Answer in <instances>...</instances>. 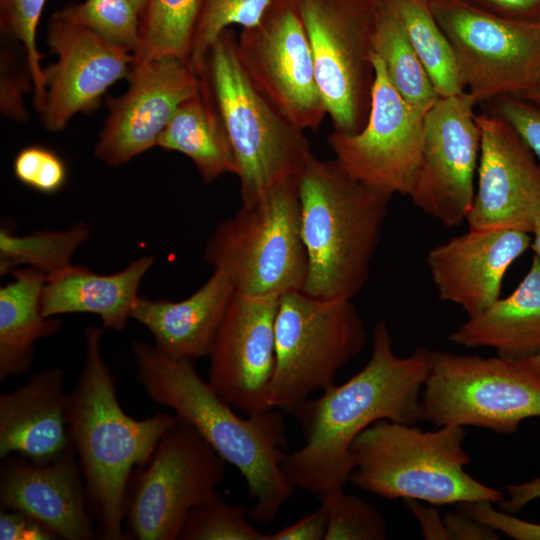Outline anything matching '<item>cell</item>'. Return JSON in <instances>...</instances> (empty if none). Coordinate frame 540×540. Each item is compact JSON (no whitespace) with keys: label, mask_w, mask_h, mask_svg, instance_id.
I'll return each mask as SVG.
<instances>
[{"label":"cell","mask_w":540,"mask_h":540,"mask_svg":"<svg viewBox=\"0 0 540 540\" xmlns=\"http://www.w3.org/2000/svg\"><path fill=\"white\" fill-rule=\"evenodd\" d=\"M225 472V461L177 417L131 479L127 535L137 540L178 539L189 512L217 493Z\"/></svg>","instance_id":"11"},{"label":"cell","mask_w":540,"mask_h":540,"mask_svg":"<svg viewBox=\"0 0 540 540\" xmlns=\"http://www.w3.org/2000/svg\"><path fill=\"white\" fill-rule=\"evenodd\" d=\"M488 103L491 113L506 120L540 161V107L514 96H502Z\"/></svg>","instance_id":"38"},{"label":"cell","mask_w":540,"mask_h":540,"mask_svg":"<svg viewBox=\"0 0 540 540\" xmlns=\"http://www.w3.org/2000/svg\"><path fill=\"white\" fill-rule=\"evenodd\" d=\"M477 104L517 96L540 74V22L504 18L465 0H431Z\"/></svg>","instance_id":"12"},{"label":"cell","mask_w":540,"mask_h":540,"mask_svg":"<svg viewBox=\"0 0 540 540\" xmlns=\"http://www.w3.org/2000/svg\"><path fill=\"white\" fill-rule=\"evenodd\" d=\"M372 61L375 81L365 126L355 134L332 131L327 143L352 177L391 196H410L420 170L427 111L403 99L375 53Z\"/></svg>","instance_id":"14"},{"label":"cell","mask_w":540,"mask_h":540,"mask_svg":"<svg viewBox=\"0 0 540 540\" xmlns=\"http://www.w3.org/2000/svg\"><path fill=\"white\" fill-rule=\"evenodd\" d=\"M328 527V511L324 505L279 531L268 534V540H325Z\"/></svg>","instance_id":"41"},{"label":"cell","mask_w":540,"mask_h":540,"mask_svg":"<svg viewBox=\"0 0 540 540\" xmlns=\"http://www.w3.org/2000/svg\"><path fill=\"white\" fill-rule=\"evenodd\" d=\"M366 340L352 299L318 298L301 290L281 294L269 407L289 411L313 392L334 385L339 370L361 352Z\"/></svg>","instance_id":"8"},{"label":"cell","mask_w":540,"mask_h":540,"mask_svg":"<svg viewBox=\"0 0 540 540\" xmlns=\"http://www.w3.org/2000/svg\"><path fill=\"white\" fill-rule=\"evenodd\" d=\"M235 292L227 273L214 269L206 283L184 300H151L139 296L131 318L152 333L161 352L193 361L209 355Z\"/></svg>","instance_id":"23"},{"label":"cell","mask_w":540,"mask_h":540,"mask_svg":"<svg viewBox=\"0 0 540 540\" xmlns=\"http://www.w3.org/2000/svg\"><path fill=\"white\" fill-rule=\"evenodd\" d=\"M404 502L418 519L425 539H448L443 519L434 507L422 505L414 499H404Z\"/></svg>","instance_id":"45"},{"label":"cell","mask_w":540,"mask_h":540,"mask_svg":"<svg viewBox=\"0 0 540 540\" xmlns=\"http://www.w3.org/2000/svg\"><path fill=\"white\" fill-rule=\"evenodd\" d=\"M421 412L437 426L512 434L540 417V377L520 360L430 351Z\"/></svg>","instance_id":"9"},{"label":"cell","mask_w":540,"mask_h":540,"mask_svg":"<svg viewBox=\"0 0 540 540\" xmlns=\"http://www.w3.org/2000/svg\"><path fill=\"white\" fill-rule=\"evenodd\" d=\"M204 0H149L141 16L136 60L177 56L190 60L195 26Z\"/></svg>","instance_id":"31"},{"label":"cell","mask_w":540,"mask_h":540,"mask_svg":"<svg viewBox=\"0 0 540 540\" xmlns=\"http://www.w3.org/2000/svg\"><path fill=\"white\" fill-rule=\"evenodd\" d=\"M65 375L48 368L0 395V457L19 454L37 463L57 459L69 446Z\"/></svg>","instance_id":"22"},{"label":"cell","mask_w":540,"mask_h":540,"mask_svg":"<svg viewBox=\"0 0 540 540\" xmlns=\"http://www.w3.org/2000/svg\"><path fill=\"white\" fill-rule=\"evenodd\" d=\"M3 459L1 508L31 517L56 538L96 537L83 475L71 444L61 456L47 463H37L19 454Z\"/></svg>","instance_id":"20"},{"label":"cell","mask_w":540,"mask_h":540,"mask_svg":"<svg viewBox=\"0 0 540 540\" xmlns=\"http://www.w3.org/2000/svg\"><path fill=\"white\" fill-rule=\"evenodd\" d=\"M466 432L455 425L424 431L414 424L381 419L351 444L349 481L379 497L431 505L477 501L500 503L504 495L469 475Z\"/></svg>","instance_id":"5"},{"label":"cell","mask_w":540,"mask_h":540,"mask_svg":"<svg viewBox=\"0 0 540 540\" xmlns=\"http://www.w3.org/2000/svg\"><path fill=\"white\" fill-rule=\"evenodd\" d=\"M507 498L499 503L502 511L514 514L531 501L540 498V476L505 487Z\"/></svg>","instance_id":"44"},{"label":"cell","mask_w":540,"mask_h":540,"mask_svg":"<svg viewBox=\"0 0 540 540\" xmlns=\"http://www.w3.org/2000/svg\"><path fill=\"white\" fill-rule=\"evenodd\" d=\"M1 540H51L57 539L46 527L31 517L12 509L1 508Z\"/></svg>","instance_id":"40"},{"label":"cell","mask_w":540,"mask_h":540,"mask_svg":"<svg viewBox=\"0 0 540 540\" xmlns=\"http://www.w3.org/2000/svg\"><path fill=\"white\" fill-rule=\"evenodd\" d=\"M128 79L126 93L109 101L95 147L96 156L111 166L156 146L178 108L200 91L202 82L189 59L171 55L136 60Z\"/></svg>","instance_id":"16"},{"label":"cell","mask_w":540,"mask_h":540,"mask_svg":"<svg viewBox=\"0 0 540 540\" xmlns=\"http://www.w3.org/2000/svg\"><path fill=\"white\" fill-rule=\"evenodd\" d=\"M153 263V256H141L121 271L107 275L70 264L46 275L41 312L47 318L67 313L95 314L105 328L122 330L131 318L140 283Z\"/></svg>","instance_id":"24"},{"label":"cell","mask_w":540,"mask_h":540,"mask_svg":"<svg viewBox=\"0 0 540 540\" xmlns=\"http://www.w3.org/2000/svg\"><path fill=\"white\" fill-rule=\"evenodd\" d=\"M201 79L200 91L178 108L160 134L157 146L186 155L202 180L209 183L224 174L236 175L237 165L207 82Z\"/></svg>","instance_id":"27"},{"label":"cell","mask_w":540,"mask_h":540,"mask_svg":"<svg viewBox=\"0 0 540 540\" xmlns=\"http://www.w3.org/2000/svg\"><path fill=\"white\" fill-rule=\"evenodd\" d=\"M307 253L306 294L355 297L370 267L393 196L348 174L337 160L310 157L298 180Z\"/></svg>","instance_id":"4"},{"label":"cell","mask_w":540,"mask_h":540,"mask_svg":"<svg viewBox=\"0 0 540 540\" xmlns=\"http://www.w3.org/2000/svg\"><path fill=\"white\" fill-rule=\"evenodd\" d=\"M431 0H385L401 21L440 97L466 91L453 48L436 21Z\"/></svg>","instance_id":"28"},{"label":"cell","mask_w":540,"mask_h":540,"mask_svg":"<svg viewBox=\"0 0 540 540\" xmlns=\"http://www.w3.org/2000/svg\"><path fill=\"white\" fill-rule=\"evenodd\" d=\"M230 139L242 205L277 185L299 178L313 155L304 130L292 123L254 85L237 52V37L225 29L210 47L204 72Z\"/></svg>","instance_id":"6"},{"label":"cell","mask_w":540,"mask_h":540,"mask_svg":"<svg viewBox=\"0 0 540 540\" xmlns=\"http://www.w3.org/2000/svg\"><path fill=\"white\" fill-rule=\"evenodd\" d=\"M13 281L0 288V382L21 376L31 367L37 340L56 334L62 322L44 317L41 295L46 275L16 268Z\"/></svg>","instance_id":"26"},{"label":"cell","mask_w":540,"mask_h":540,"mask_svg":"<svg viewBox=\"0 0 540 540\" xmlns=\"http://www.w3.org/2000/svg\"><path fill=\"white\" fill-rule=\"evenodd\" d=\"M492 14L527 22L540 21V0H465Z\"/></svg>","instance_id":"42"},{"label":"cell","mask_w":540,"mask_h":540,"mask_svg":"<svg viewBox=\"0 0 540 540\" xmlns=\"http://www.w3.org/2000/svg\"><path fill=\"white\" fill-rule=\"evenodd\" d=\"M47 43L57 56L44 69L46 96L41 114L51 131L63 129L75 114L95 109L112 84L129 77L136 62L132 51L60 11L50 19Z\"/></svg>","instance_id":"18"},{"label":"cell","mask_w":540,"mask_h":540,"mask_svg":"<svg viewBox=\"0 0 540 540\" xmlns=\"http://www.w3.org/2000/svg\"><path fill=\"white\" fill-rule=\"evenodd\" d=\"M373 52L382 60L389 80L408 104L428 111L440 98L401 21L385 0L377 19Z\"/></svg>","instance_id":"29"},{"label":"cell","mask_w":540,"mask_h":540,"mask_svg":"<svg viewBox=\"0 0 540 540\" xmlns=\"http://www.w3.org/2000/svg\"><path fill=\"white\" fill-rule=\"evenodd\" d=\"M540 22V21H539Z\"/></svg>","instance_id":"50"},{"label":"cell","mask_w":540,"mask_h":540,"mask_svg":"<svg viewBox=\"0 0 540 540\" xmlns=\"http://www.w3.org/2000/svg\"><path fill=\"white\" fill-rule=\"evenodd\" d=\"M531 244L530 233L516 229H469L431 248L426 264L440 300L472 316L500 298L508 268Z\"/></svg>","instance_id":"21"},{"label":"cell","mask_w":540,"mask_h":540,"mask_svg":"<svg viewBox=\"0 0 540 540\" xmlns=\"http://www.w3.org/2000/svg\"><path fill=\"white\" fill-rule=\"evenodd\" d=\"M429 361L430 351L423 347L397 356L388 325L380 320L371 357L358 373L288 411L306 440L283 461L291 485L318 495L344 489L354 468L351 444L363 430L381 419L410 425L421 420Z\"/></svg>","instance_id":"1"},{"label":"cell","mask_w":540,"mask_h":540,"mask_svg":"<svg viewBox=\"0 0 540 540\" xmlns=\"http://www.w3.org/2000/svg\"><path fill=\"white\" fill-rule=\"evenodd\" d=\"M237 52L259 91L292 123L317 130L327 115L297 0H271L254 26L243 28Z\"/></svg>","instance_id":"13"},{"label":"cell","mask_w":540,"mask_h":540,"mask_svg":"<svg viewBox=\"0 0 540 540\" xmlns=\"http://www.w3.org/2000/svg\"><path fill=\"white\" fill-rule=\"evenodd\" d=\"M452 343L468 348L490 347L498 356L524 360L540 354V257L507 297L498 298L453 331Z\"/></svg>","instance_id":"25"},{"label":"cell","mask_w":540,"mask_h":540,"mask_svg":"<svg viewBox=\"0 0 540 540\" xmlns=\"http://www.w3.org/2000/svg\"><path fill=\"white\" fill-rule=\"evenodd\" d=\"M246 508L227 503L218 493L194 507L178 539L181 540H268L247 520Z\"/></svg>","instance_id":"34"},{"label":"cell","mask_w":540,"mask_h":540,"mask_svg":"<svg viewBox=\"0 0 540 540\" xmlns=\"http://www.w3.org/2000/svg\"><path fill=\"white\" fill-rule=\"evenodd\" d=\"M298 180L285 181L256 202L242 205L207 241L206 262L227 273L237 292L280 296L303 290L308 260Z\"/></svg>","instance_id":"7"},{"label":"cell","mask_w":540,"mask_h":540,"mask_svg":"<svg viewBox=\"0 0 540 540\" xmlns=\"http://www.w3.org/2000/svg\"><path fill=\"white\" fill-rule=\"evenodd\" d=\"M492 502L459 504V510L472 518L516 540H540V524L528 522L505 511L496 510Z\"/></svg>","instance_id":"39"},{"label":"cell","mask_w":540,"mask_h":540,"mask_svg":"<svg viewBox=\"0 0 540 540\" xmlns=\"http://www.w3.org/2000/svg\"><path fill=\"white\" fill-rule=\"evenodd\" d=\"M271 0H204L198 17L190 53V62L201 76L206 56L220 34L231 25L243 28L259 22Z\"/></svg>","instance_id":"33"},{"label":"cell","mask_w":540,"mask_h":540,"mask_svg":"<svg viewBox=\"0 0 540 540\" xmlns=\"http://www.w3.org/2000/svg\"><path fill=\"white\" fill-rule=\"evenodd\" d=\"M328 511L325 540H384L387 524L379 510L344 489L318 495Z\"/></svg>","instance_id":"35"},{"label":"cell","mask_w":540,"mask_h":540,"mask_svg":"<svg viewBox=\"0 0 540 540\" xmlns=\"http://www.w3.org/2000/svg\"><path fill=\"white\" fill-rule=\"evenodd\" d=\"M532 234L534 235V238L532 239L531 247L535 254L540 257V210L534 216Z\"/></svg>","instance_id":"47"},{"label":"cell","mask_w":540,"mask_h":540,"mask_svg":"<svg viewBox=\"0 0 540 540\" xmlns=\"http://www.w3.org/2000/svg\"><path fill=\"white\" fill-rule=\"evenodd\" d=\"M89 237L90 227L85 222L63 231H36L24 236L1 227L0 274L26 264L49 275L70 265L73 254Z\"/></svg>","instance_id":"30"},{"label":"cell","mask_w":540,"mask_h":540,"mask_svg":"<svg viewBox=\"0 0 540 540\" xmlns=\"http://www.w3.org/2000/svg\"><path fill=\"white\" fill-rule=\"evenodd\" d=\"M104 328L85 330V358L68 393L66 425L100 536L119 540L124 538L127 494L134 472L147 463L177 416L158 412L138 420L125 413L101 351Z\"/></svg>","instance_id":"3"},{"label":"cell","mask_w":540,"mask_h":540,"mask_svg":"<svg viewBox=\"0 0 540 540\" xmlns=\"http://www.w3.org/2000/svg\"><path fill=\"white\" fill-rule=\"evenodd\" d=\"M130 1L136 6V8L138 9V11L140 12L142 16L147 7L149 0H130Z\"/></svg>","instance_id":"49"},{"label":"cell","mask_w":540,"mask_h":540,"mask_svg":"<svg viewBox=\"0 0 540 540\" xmlns=\"http://www.w3.org/2000/svg\"><path fill=\"white\" fill-rule=\"evenodd\" d=\"M46 0H0L1 29L24 47L29 76L34 86V104L43 109L46 86L37 48V28Z\"/></svg>","instance_id":"36"},{"label":"cell","mask_w":540,"mask_h":540,"mask_svg":"<svg viewBox=\"0 0 540 540\" xmlns=\"http://www.w3.org/2000/svg\"><path fill=\"white\" fill-rule=\"evenodd\" d=\"M333 131L355 134L370 112L373 39L382 0H297Z\"/></svg>","instance_id":"10"},{"label":"cell","mask_w":540,"mask_h":540,"mask_svg":"<svg viewBox=\"0 0 540 540\" xmlns=\"http://www.w3.org/2000/svg\"><path fill=\"white\" fill-rule=\"evenodd\" d=\"M278 295L235 292L209 353L208 383L246 415L271 410L268 387L275 366Z\"/></svg>","instance_id":"17"},{"label":"cell","mask_w":540,"mask_h":540,"mask_svg":"<svg viewBox=\"0 0 540 540\" xmlns=\"http://www.w3.org/2000/svg\"><path fill=\"white\" fill-rule=\"evenodd\" d=\"M481 132L478 183L467 215L469 229L508 228L532 233L540 210V164L502 117L476 114Z\"/></svg>","instance_id":"19"},{"label":"cell","mask_w":540,"mask_h":540,"mask_svg":"<svg viewBox=\"0 0 540 540\" xmlns=\"http://www.w3.org/2000/svg\"><path fill=\"white\" fill-rule=\"evenodd\" d=\"M136 378L147 396L171 408L229 464L254 501L250 517L269 523L293 493L283 471L286 425L277 409L242 417L203 381L193 362L170 357L142 341L131 345Z\"/></svg>","instance_id":"2"},{"label":"cell","mask_w":540,"mask_h":540,"mask_svg":"<svg viewBox=\"0 0 540 540\" xmlns=\"http://www.w3.org/2000/svg\"><path fill=\"white\" fill-rule=\"evenodd\" d=\"M476 104L467 91L440 97L424 118L421 165L410 198L448 228L466 221L475 196L481 147Z\"/></svg>","instance_id":"15"},{"label":"cell","mask_w":540,"mask_h":540,"mask_svg":"<svg viewBox=\"0 0 540 540\" xmlns=\"http://www.w3.org/2000/svg\"><path fill=\"white\" fill-rule=\"evenodd\" d=\"M514 97L525 99L540 107V74L528 89Z\"/></svg>","instance_id":"46"},{"label":"cell","mask_w":540,"mask_h":540,"mask_svg":"<svg viewBox=\"0 0 540 540\" xmlns=\"http://www.w3.org/2000/svg\"><path fill=\"white\" fill-rule=\"evenodd\" d=\"M523 363L540 377V354L522 360Z\"/></svg>","instance_id":"48"},{"label":"cell","mask_w":540,"mask_h":540,"mask_svg":"<svg viewBox=\"0 0 540 540\" xmlns=\"http://www.w3.org/2000/svg\"><path fill=\"white\" fill-rule=\"evenodd\" d=\"M447 538L453 540L499 539L496 530L458 510L443 516Z\"/></svg>","instance_id":"43"},{"label":"cell","mask_w":540,"mask_h":540,"mask_svg":"<svg viewBox=\"0 0 540 540\" xmlns=\"http://www.w3.org/2000/svg\"><path fill=\"white\" fill-rule=\"evenodd\" d=\"M60 12L134 54L139 49L141 14L130 0H85L69 4Z\"/></svg>","instance_id":"32"},{"label":"cell","mask_w":540,"mask_h":540,"mask_svg":"<svg viewBox=\"0 0 540 540\" xmlns=\"http://www.w3.org/2000/svg\"><path fill=\"white\" fill-rule=\"evenodd\" d=\"M13 172L22 184L44 194L59 191L67 180L63 159L55 151L40 145L21 149L14 159Z\"/></svg>","instance_id":"37"}]
</instances>
